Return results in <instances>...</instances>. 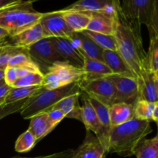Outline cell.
<instances>
[{"label": "cell", "mask_w": 158, "mask_h": 158, "mask_svg": "<svg viewBox=\"0 0 158 158\" xmlns=\"http://www.w3.org/2000/svg\"><path fill=\"white\" fill-rule=\"evenodd\" d=\"M157 96H158V81H157Z\"/></svg>", "instance_id": "c3c4849f"}, {"label": "cell", "mask_w": 158, "mask_h": 158, "mask_svg": "<svg viewBox=\"0 0 158 158\" xmlns=\"http://www.w3.org/2000/svg\"><path fill=\"white\" fill-rule=\"evenodd\" d=\"M150 35V45L147 52L146 66L154 72H158V36L151 29H148Z\"/></svg>", "instance_id": "f546056e"}, {"label": "cell", "mask_w": 158, "mask_h": 158, "mask_svg": "<svg viewBox=\"0 0 158 158\" xmlns=\"http://www.w3.org/2000/svg\"><path fill=\"white\" fill-rule=\"evenodd\" d=\"M119 3L120 1L115 0H80L63 9L88 12H103L114 16L118 12Z\"/></svg>", "instance_id": "8fae6325"}, {"label": "cell", "mask_w": 158, "mask_h": 158, "mask_svg": "<svg viewBox=\"0 0 158 158\" xmlns=\"http://www.w3.org/2000/svg\"><path fill=\"white\" fill-rule=\"evenodd\" d=\"M80 85L82 92L103 104L110 107L115 103V87L106 77L83 78Z\"/></svg>", "instance_id": "52a82bcc"}, {"label": "cell", "mask_w": 158, "mask_h": 158, "mask_svg": "<svg viewBox=\"0 0 158 158\" xmlns=\"http://www.w3.org/2000/svg\"><path fill=\"white\" fill-rule=\"evenodd\" d=\"M75 154V151L73 149H68L61 152L55 153L46 156H40L36 157H24V158H73Z\"/></svg>", "instance_id": "f35d334b"}, {"label": "cell", "mask_w": 158, "mask_h": 158, "mask_svg": "<svg viewBox=\"0 0 158 158\" xmlns=\"http://www.w3.org/2000/svg\"><path fill=\"white\" fill-rule=\"evenodd\" d=\"M45 89L43 86H28V87H12L7 95L5 103L22 101L31 98Z\"/></svg>", "instance_id": "484cf974"}, {"label": "cell", "mask_w": 158, "mask_h": 158, "mask_svg": "<svg viewBox=\"0 0 158 158\" xmlns=\"http://www.w3.org/2000/svg\"><path fill=\"white\" fill-rule=\"evenodd\" d=\"M157 131H158V130H157Z\"/></svg>", "instance_id": "816d5d0a"}, {"label": "cell", "mask_w": 158, "mask_h": 158, "mask_svg": "<svg viewBox=\"0 0 158 158\" xmlns=\"http://www.w3.org/2000/svg\"><path fill=\"white\" fill-rule=\"evenodd\" d=\"M156 74H157V78H158V72H156Z\"/></svg>", "instance_id": "681fc988"}, {"label": "cell", "mask_w": 158, "mask_h": 158, "mask_svg": "<svg viewBox=\"0 0 158 158\" xmlns=\"http://www.w3.org/2000/svg\"><path fill=\"white\" fill-rule=\"evenodd\" d=\"M27 49L31 59L38 65L40 69L43 67L45 73L56 63H66L56 52L50 38L43 39L29 46Z\"/></svg>", "instance_id": "ba28073f"}, {"label": "cell", "mask_w": 158, "mask_h": 158, "mask_svg": "<svg viewBox=\"0 0 158 158\" xmlns=\"http://www.w3.org/2000/svg\"><path fill=\"white\" fill-rule=\"evenodd\" d=\"M89 99L91 104L93 105V106L95 109L97 117H98L99 124H100L98 134L95 136L97 137L100 143H101V145L106 150L108 154L110 134L111 127H112L110 120L109 106L103 104V103L97 101V100L94 98L89 97Z\"/></svg>", "instance_id": "5bb4252c"}, {"label": "cell", "mask_w": 158, "mask_h": 158, "mask_svg": "<svg viewBox=\"0 0 158 158\" xmlns=\"http://www.w3.org/2000/svg\"><path fill=\"white\" fill-rule=\"evenodd\" d=\"M12 8H13V7H12ZM10 9H11V8H10ZM6 9H2V10H0V14H1L2 12H4L5 10H6Z\"/></svg>", "instance_id": "bcb514c9"}, {"label": "cell", "mask_w": 158, "mask_h": 158, "mask_svg": "<svg viewBox=\"0 0 158 158\" xmlns=\"http://www.w3.org/2000/svg\"><path fill=\"white\" fill-rule=\"evenodd\" d=\"M114 84L116 89L115 103L134 105L139 99V89L137 79L114 75L106 77Z\"/></svg>", "instance_id": "9c48e42d"}, {"label": "cell", "mask_w": 158, "mask_h": 158, "mask_svg": "<svg viewBox=\"0 0 158 158\" xmlns=\"http://www.w3.org/2000/svg\"><path fill=\"white\" fill-rule=\"evenodd\" d=\"M46 113L48 114L49 122L54 128L66 117L64 113H63L60 110H51Z\"/></svg>", "instance_id": "8d00e7d4"}, {"label": "cell", "mask_w": 158, "mask_h": 158, "mask_svg": "<svg viewBox=\"0 0 158 158\" xmlns=\"http://www.w3.org/2000/svg\"><path fill=\"white\" fill-rule=\"evenodd\" d=\"M44 12L34 10L32 2L25 1L0 14V27L7 31L12 38L38 24Z\"/></svg>", "instance_id": "3957f363"}, {"label": "cell", "mask_w": 158, "mask_h": 158, "mask_svg": "<svg viewBox=\"0 0 158 158\" xmlns=\"http://www.w3.org/2000/svg\"><path fill=\"white\" fill-rule=\"evenodd\" d=\"M85 77L83 69L67 63L52 65L43 73V86L46 89H54L80 82Z\"/></svg>", "instance_id": "8992f818"}, {"label": "cell", "mask_w": 158, "mask_h": 158, "mask_svg": "<svg viewBox=\"0 0 158 158\" xmlns=\"http://www.w3.org/2000/svg\"><path fill=\"white\" fill-rule=\"evenodd\" d=\"M83 70L85 73L84 78H98L112 75V71L103 61L84 56V64Z\"/></svg>", "instance_id": "d4e9b609"}, {"label": "cell", "mask_w": 158, "mask_h": 158, "mask_svg": "<svg viewBox=\"0 0 158 158\" xmlns=\"http://www.w3.org/2000/svg\"><path fill=\"white\" fill-rule=\"evenodd\" d=\"M27 100L15 102V103H5V104L1 105L0 106V120L12 114L20 112L23 108V106H24L25 103H26Z\"/></svg>", "instance_id": "e575fe53"}, {"label": "cell", "mask_w": 158, "mask_h": 158, "mask_svg": "<svg viewBox=\"0 0 158 158\" xmlns=\"http://www.w3.org/2000/svg\"><path fill=\"white\" fill-rule=\"evenodd\" d=\"M107 154L96 136L86 131V136L83 143L75 151L73 158H105Z\"/></svg>", "instance_id": "9a60e30c"}, {"label": "cell", "mask_w": 158, "mask_h": 158, "mask_svg": "<svg viewBox=\"0 0 158 158\" xmlns=\"http://www.w3.org/2000/svg\"><path fill=\"white\" fill-rule=\"evenodd\" d=\"M8 66L20 68L30 73H43L38 65L29 56L28 50L14 56L9 61Z\"/></svg>", "instance_id": "f1b7e54d"}, {"label": "cell", "mask_w": 158, "mask_h": 158, "mask_svg": "<svg viewBox=\"0 0 158 158\" xmlns=\"http://www.w3.org/2000/svg\"><path fill=\"white\" fill-rule=\"evenodd\" d=\"M103 62L114 75L136 78L135 75L117 51L103 50Z\"/></svg>", "instance_id": "ac0fdd59"}, {"label": "cell", "mask_w": 158, "mask_h": 158, "mask_svg": "<svg viewBox=\"0 0 158 158\" xmlns=\"http://www.w3.org/2000/svg\"><path fill=\"white\" fill-rule=\"evenodd\" d=\"M155 103L146 101L138 99L134 106V118L140 120H148L151 122L153 120Z\"/></svg>", "instance_id": "4dcf8cb0"}, {"label": "cell", "mask_w": 158, "mask_h": 158, "mask_svg": "<svg viewBox=\"0 0 158 158\" xmlns=\"http://www.w3.org/2000/svg\"><path fill=\"white\" fill-rule=\"evenodd\" d=\"M5 75V69H0V82L4 80Z\"/></svg>", "instance_id": "ee69618b"}, {"label": "cell", "mask_w": 158, "mask_h": 158, "mask_svg": "<svg viewBox=\"0 0 158 158\" xmlns=\"http://www.w3.org/2000/svg\"><path fill=\"white\" fill-rule=\"evenodd\" d=\"M154 0H124L120 2L119 13L129 27L141 35V26L151 25Z\"/></svg>", "instance_id": "5b68a950"}, {"label": "cell", "mask_w": 158, "mask_h": 158, "mask_svg": "<svg viewBox=\"0 0 158 158\" xmlns=\"http://www.w3.org/2000/svg\"><path fill=\"white\" fill-rule=\"evenodd\" d=\"M3 81H4V80H3ZM2 81H1V82H0V83H2Z\"/></svg>", "instance_id": "f907efd6"}, {"label": "cell", "mask_w": 158, "mask_h": 158, "mask_svg": "<svg viewBox=\"0 0 158 158\" xmlns=\"http://www.w3.org/2000/svg\"><path fill=\"white\" fill-rule=\"evenodd\" d=\"M80 93L65 97L60 102H58L55 106H53V107L51 110H60L62 112L64 113L66 117L67 118L76 119V120L82 121L81 106L79 103Z\"/></svg>", "instance_id": "7402d4cb"}, {"label": "cell", "mask_w": 158, "mask_h": 158, "mask_svg": "<svg viewBox=\"0 0 158 158\" xmlns=\"http://www.w3.org/2000/svg\"><path fill=\"white\" fill-rule=\"evenodd\" d=\"M114 35L118 44L117 52L137 79L146 63L147 52L143 46L142 35L136 34L129 27L120 15L119 10L117 12V26Z\"/></svg>", "instance_id": "7a4b0ae2"}, {"label": "cell", "mask_w": 158, "mask_h": 158, "mask_svg": "<svg viewBox=\"0 0 158 158\" xmlns=\"http://www.w3.org/2000/svg\"><path fill=\"white\" fill-rule=\"evenodd\" d=\"M27 49L17 47L12 44L5 43L0 49V69H6L11 59L16 54L26 52Z\"/></svg>", "instance_id": "1f68e13d"}, {"label": "cell", "mask_w": 158, "mask_h": 158, "mask_svg": "<svg viewBox=\"0 0 158 158\" xmlns=\"http://www.w3.org/2000/svg\"><path fill=\"white\" fill-rule=\"evenodd\" d=\"M153 120L158 123V101L155 103V107H154V114H153Z\"/></svg>", "instance_id": "7bdbcfd3"}, {"label": "cell", "mask_w": 158, "mask_h": 158, "mask_svg": "<svg viewBox=\"0 0 158 158\" xmlns=\"http://www.w3.org/2000/svg\"><path fill=\"white\" fill-rule=\"evenodd\" d=\"M57 53L69 64L80 69H83L84 56L77 46L69 40L61 38H50Z\"/></svg>", "instance_id": "4fadbf2b"}, {"label": "cell", "mask_w": 158, "mask_h": 158, "mask_svg": "<svg viewBox=\"0 0 158 158\" xmlns=\"http://www.w3.org/2000/svg\"><path fill=\"white\" fill-rule=\"evenodd\" d=\"M25 1H20V0H0V10L6 9H10V8L15 7L17 6L24 3Z\"/></svg>", "instance_id": "60d3db41"}, {"label": "cell", "mask_w": 158, "mask_h": 158, "mask_svg": "<svg viewBox=\"0 0 158 158\" xmlns=\"http://www.w3.org/2000/svg\"><path fill=\"white\" fill-rule=\"evenodd\" d=\"M5 43H6V42L5 41V40H4V41H2V42H1V43H0V49H1V47L3 46V45L5 44Z\"/></svg>", "instance_id": "f6af8a7d"}, {"label": "cell", "mask_w": 158, "mask_h": 158, "mask_svg": "<svg viewBox=\"0 0 158 158\" xmlns=\"http://www.w3.org/2000/svg\"><path fill=\"white\" fill-rule=\"evenodd\" d=\"M109 114L112 127L119 126L134 118V105L116 103L109 107Z\"/></svg>", "instance_id": "603a6c76"}, {"label": "cell", "mask_w": 158, "mask_h": 158, "mask_svg": "<svg viewBox=\"0 0 158 158\" xmlns=\"http://www.w3.org/2000/svg\"><path fill=\"white\" fill-rule=\"evenodd\" d=\"M11 86H8L5 81H2L0 83V106L5 104L6 99L11 89Z\"/></svg>", "instance_id": "ab89813d"}, {"label": "cell", "mask_w": 158, "mask_h": 158, "mask_svg": "<svg viewBox=\"0 0 158 158\" xmlns=\"http://www.w3.org/2000/svg\"><path fill=\"white\" fill-rule=\"evenodd\" d=\"M151 122L133 118L121 125L111 127L108 154L121 157L134 155L139 143L152 132Z\"/></svg>", "instance_id": "6da1fadb"}, {"label": "cell", "mask_w": 158, "mask_h": 158, "mask_svg": "<svg viewBox=\"0 0 158 158\" xmlns=\"http://www.w3.org/2000/svg\"><path fill=\"white\" fill-rule=\"evenodd\" d=\"M148 29L152 30L158 36V0H154L151 23Z\"/></svg>", "instance_id": "74e56055"}, {"label": "cell", "mask_w": 158, "mask_h": 158, "mask_svg": "<svg viewBox=\"0 0 158 158\" xmlns=\"http://www.w3.org/2000/svg\"><path fill=\"white\" fill-rule=\"evenodd\" d=\"M117 14L114 16L103 12H92V18L86 30L105 35H115Z\"/></svg>", "instance_id": "e0dca14e"}, {"label": "cell", "mask_w": 158, "mask_h": 158, "mask_svg": "<svg viewBox=\"0 0 158 158\" xmlns=\"http://www.w3.org/2000/svg\"><path fill=\"white\" fill-rule=\"evenodd\" d=\"M83 32L103 50L118 51V44L115 35H105L88 30L83 31Z\"/></svg>", "instance_id": "83f0119b"}, {"label": "cell", "mask_w": 158, "mask_h": 158, "mask_svg": "<svg viewBox=\"0 0 158 158\" xmlns=\"http://www.w3.org/2000/svg\"><path fill=\"white\" fill-rule=\"evenodd\" d=\"M43 73H30L15 81L12 87H28V86H43Z\"/></svg>", "instance_id": "836d02e7"}, {"label": "cell", "mask_w": 158, "mask_h": 158, "mask_svg": "<svg viewBox=\"0 0 158 158\" xmlns=\"http://www.w3.org/2000/svg\"><path fill=\"white\" fill-rule=\"evenodd\" d=\"M81 99V118L86 131L93 132L95 135L98 134L100 124L95 109L89 101V97L83 92L80 93Z\"/></svg>", "instance_id": "d6986e66"}, {"label": "cell", "mask_w": 158, "mask_h": 158, "mask_svg": "<svg viewBox=\"0 0 158 158\" xmlns=\"http://www.w3.org/2000/svg\"><path fill=\"white\" fill-rule=\"evenodd\" d=\"M137 81L139 89V99L151 103L158 101L157 74L146 66V63L140 71Z\"/></svg>", "instance_id": "7c38bea8"}, {"label": "cell", "mask_w": 158, "mask_h": 158, "mask_svg": "<svg viewBox=\"0 0 158 158\" xmlns=\"http://www.w3.org/2000/svg\"><path fill=\"white\" fill-rule=\"evenodd\" d=\"M60 12L66 23L75 32L86 30L92 18V12L64 9H61Z\"/></svg>", "instance_id": "44dd1931"}, {"label": "cell", "mask_w": 158, "mask_h": 158, "mask_svg": "<svg viewBox=\"0 0 158 158\" xmlns=\"http://www.w3.org/2000/svg\"><path fill=\"white\" fill-rule=\"evenodd\" d=\"M8 36H9V33L7 32V31H6L5 29H3L2 28L0 27V43L4 41L5 39L7 38Z\"/></svg>", "instance_id": "b9f144b4"}, {"label": "cell", "mask_w": 158, "mask_h": 158, "mask_svg": "<svg viewBox=\"0 0 158 158\" xmlns=\"http://www.w3.org/2000/svg\"><path fill=\"white\" fill-rule=\"evenodd\" d=\"M47 38L43 27L39 23L15 36L12 37V45L17 47L28 49L40 40Z\"/></svg>", "instance_id": "ffe728a7"}, {"label": "cell", "mask_w": 158, "mask_h": 158, "mask_svg": "<svg viewBox=\"0 0 158 158\" xmlns=\"http://www.w3.org/2000/svg\"><path fill=\"white\" fill-rule=\"evenodd\" d=\"M80 83L77 82L54 89H43L42 92L26 100L20 111L21 116L25 120H29L36 114L48 112L63 98L81 92Z\"/></svg>", "instance_id": "277c9868"}, {"label": "cell", "mask_w": 158, "mask_h": 158, "mask_svg": "<svg viewBox=\"0 0 158 158\" xmlns=\"http://www.w3.org/2000/svg\"><path fill=\"white\" fill-rule=\"evenodd\" d=\"M18 80L17 69L14 66H7L5 69L4 81L8 86L12 87L15 81Z\"/></svg>", "instance_id": "d590c367"}, {"label": "cell", "mask_w": 158, "mask_h": 158, "mask_svg": "<svg viewBox=\"0 0 158 158\" xmlns=\"http://www.w3.org/2000/svg\"><path fill=\"white\" fill-rule=\"evenodd\" d=\"M53 129L54 127L51 125L49 120L48 114L43 112L36 114L30 119V123L28 130L33 134L37 142H39Z\"/></svg>", "instance_id": "cb8c5ba5"}, {"label": "cell", "mask_w": 158, "mask_h": 158, "mask_svg": "<svg viewBox=\"0 0 158 158\" xmlns=\"http://www.w3.org/2000/svg\"><path fill=\"white\" fill-rule=\"evenodd\" d=\"M37 140L33 134L27 130L22 134L15 143V150L19 153H26L30 151L36 144Z\"/></svg>", "instance_id": "d6a6232c"}, {"label": "cell", "mask_w": 158, "mask_h": 158, "mask_svg": "<svg viewBox=\"0 0 158 158\" xmlns=\"http://www.w3.org/2000/svg\"><path fill=\"white\" fill-rule=\"evenodd\" d=\"M137 158H158V131L151 139H143L134 151Z\"/></svg>", "instance_id": "4316f807"}, {"label": "cell", "mask_w": 158, "mask_h": 158, "mask_svg": "<svg viewBox=\"0 0 158 158\" xmlns=\"http://www.w3.org/2000/svg\"><path fill=\"white\" fill-rule=\"evenodd\" d=\"M12 158H24V157H13Z\"/></svg>", "instance_id": "7dc6e473"}, {"label": "cell", "mask_w": 158, "mask_h": 158, "mask_svg": "<svg viewBox=\"0 0 158 158\" xmlns=\"http://www.w3.org/2000/svg\"><path fill=\"white\" fill-rule=\"evenodd\" d=\"M69 40L77 46L84 56L103 61V49L97 46L83 32H74Z\"/></svg>", "instance_id": "2e32d148"}, {"label": "cell", "mask_w": 158, "mask_h": 158, "mask_svg": "<svg viewBox=\"0 0 158 158\" xmlns=\"http://www.w3.org/2000/svg\"><path fill=\"white\" fill-rule=\"evenodd\" d=\"M47 38H61L69 40L74 32L66 23L60 10L44 12L40 21Z\"/></svg>", "instance_id": "30bf717a"}]
</instances>
